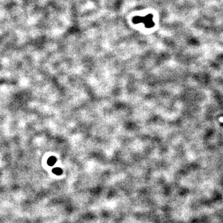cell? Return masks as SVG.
Returning <instances> with one entry per match:
<instances>
[{
	"mask_svg": "<svg viewBox=\"0 0 223 223\" xmlns=\"http://www.w3.org/2000/svg\"><path fill=\"white\" fill-rule=\"evenodd\" d=\"M56 161V159L54 156H51V157H49V159H48L47 163H48V164H49V166H53V165L55 164Z\"/></svg>",
	"mask_w": 223,
	"mask_h": 223,
	"instance_id": "cell-1",
	"label": "cell"
},
{
	"mask_svg": "<svg viewBox=\"0 0 223 223\" xmlns=\"http://www.w3.org/2000/svg\"><path fill=\"white\" fill-rule=\"evenodd\" d=\"M62 170L60 169V168H58V167H56L55 169H53V173L56 174V175H61L62 173Z\"/></svg>",
	"mask_w": 223,
	"mask_h": 223,
	"instance_id": "cell-2",
	"label": "cell"
}]
</instances>
